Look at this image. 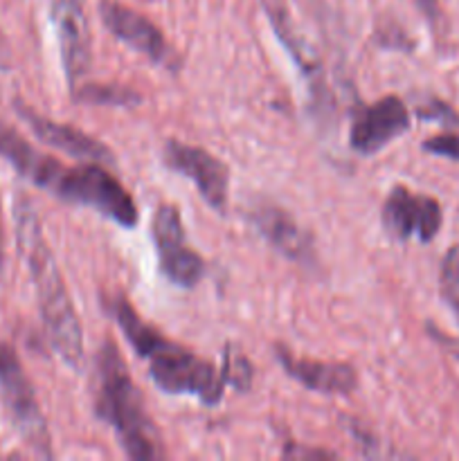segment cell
Here are the masks:
<instances>
[{
    "mask_svg": "<svg viewBox=\"0 0 459 461\" xmlns=\"http://www.w3.org/2000/svg\"><path fill=\"white\" fill-rule=\"evenodd\" d=\"M14 221H16L18 248H21V255L25 257L36 288V297H39L45 333H48L54 351L61 356L63 363L81 369L84 331H81L79 315H76L52 250L45 243L39 216L25 196H18L14 203Z\"/></svg>",
    "mask_w": 459,
    "mask_h": 461,
    "instance_id": "6da1fadb",
    "label": "cell"
},
{
    "mask_svg": "<svg viewBox=\"0 0 459 461\" xmlns=\"http://www.w3.org/2000/svg\"><path fill=\"white\" fill-rule=\"evenodd\" d=\"M108 311L135 354L147 360L148 374L162 392L196 396L205 405H216L223 399V374L214 365L162 336L140 318L138 311L124 297L108 302Z\"/></svg>",
    "mask_w": 459,
    "mask_h": 461,
    "instance_id": "7a4b0ae2",
    "label": "cell"
},
{
    "mask_svg": "<svg viewBox=\"0 0 459 461\" xmlns=\"http://www.w3.org/2000/svg\"><path fill=\"white\" fill-rule=\"evenodd\" d=\"M93 401L97 417L117 432L120 446L130 459L165 457L142 394L112 342H104L94 356Z\"/></svg>",
    "mask_w": 459,
    "mask_h": 461,
    "instance_id": "3957f363",
    "label": "cell"
},
{
    "mask_svg": "<svg viewBox=\"0 0 459 461\" xmlns=\"http://www.w3.org/2000/svg\"><path fill=\"white\" fill-rule=\"evenodd\" d=\"M0 399L9 421L16 428L21 439L30 446L32 453L39 457H52L48 423L36 401L34 387L16 351L9 345H0Z\"/></svg>",
    "mask_w": 459,
    "mask_h": 461,
    "instance_id": "277c9868",
    "label": "cell"
},
{
    "mask_svg": "<svg viewBox=\"0 0 459 461\" xmlns=\"http://www.w3.org/2000/svg\"><path fill=\"white\" fill-rule=\"evenodd\" d=\"M57 196L66 203L90 207L122 228H133L138 223V207L130 194L99 162L68 167Z\"/></svg>",
    "mask_w": 459,
    "mask_h": 461,
    "instance_id": "5b68a950",
    "label": "cell"
},
{
    "mask_svg": "<svg viewBox=\"0 0 459 461\" xmlns=\"http://www.w3.org/2000/svg\"><path fill=\"white\" fill-rule=\"evenodd\" d=\"M151 232L153 241H156L158 261H160V273L176 286H196L205 275V261L196 250L187 246L178 207H158V212L153 214Z\"/></svg>",
    "mask_w": 459,
    "mask_h": 461,
    "instance_id": "8992f818",
    "label": "cell"
},
{
    "mask_svg": "<svg viewBox=\"0 0 459 461\" xmlns=\"http://www.w3.org/2000/svg\"><path fill=\"white\" fill-rule=\"evenodd\" d=\"M382 225L396 239H412L428 243L441 228V205L432 196L410 192L408 187H394L382 203Z\"/></svg>",
    "mask_w": 459,
    "mask_h": 461,
    "instance_id": "52a82bcc",
    "label": "cell"
},
{
    "mask_svg": "<svg viewBox=\"0 0 459 461\" xmlns=\"http://www.w3.org/2000/svg\"><path fill=\"white\" fill-rule=\"evenodd\" d=\"M166 167L176 174L184 176L198 187L201 196L205 198L207 205L223 212L228 203V183L230 171L216 156L207 153L205 149L183 144L178 140H169L162 151Z\"/></svg>",
    "mask_w": 459,
    "mask_h": 461,
    "instance_id": "ba28073f",
    "label": "cell"
},
{
    "mask_svg": "<svg viewBox=\"0 0 459 461\" xmlns=\"http://www.w3.org/2000/svg\"><path fill=\"white\" fill-rule=\"evenodd\" d=\"M99 12H102V21L106 23V27L117 39L142 52L158 66L171 68V70L178 68V57H176L174 48L166 43L162 32L142 14L133 12L130 7L115 3V0H102Z\"/></svg>",
    "mask_w": 459,
    "mask_h": 461,
    "instance_id": "9c48e42d",
    "label": "cell"
},
{
    "mask_svg": "<svg viewBox=\"0 0 459 461\" xmlns=\"http://www.w3.org/2000/svg\"><path fill=\"white\" fill-rule=\"evenodd\" d=\"M50 16L57 32L63 70L75 88L81 77L88 72L90 59H93V48H90L93 39H90L81 0H50Z\"/></svg>",
    "mask_w": 459,
    "mask_h": 461,
    "instance_id": "30bf717a",
    "label": "cell"
},
{
    "mask_svg": "<svg viewBox=\"0 0 459 461\" xmlns=\"http://www.w3.org/2000/svg\"><path fill=\"white\" fill-rule=\"evenodd\" d=\"M410 129L408 106L399 97H382L372 106L360 108L349 129V142L363 156L385 149L392 140Z\"/></svg>",
    "mask_w": 459,
    "mask_h": 461,
    "instance_id": "8fae6325",
    "label": "cell"
},
{
    "mask_svg": "<svg viewBox=\"0 0 459 461\" xmlns=\"http://www.w3.org/2000/svg\"><path fill=\"white\" fill-rule=\"evenodd\" d=\"M16 106V113L27 122L32 131H34L36 138L40 142L50 144L57 151L68 153L72 158H79L84 162H106V165H115V158H112V151L102 144L99 140H94L93 135L84 133V131L75 129V126L58 124V122L48 120L40 113H36L34 108L25 106L22 102L14 104Z\"/></svg>",
    "mask_w": 459,
    "mask_h": 461,
    "instance_id": "7c38bea8",
    "label": "cell"
},
{
    "mask_svg": "<svg viewBox=\"0 0 459 461\" xmlns=\"http://www.w3.org/2000/svg\"><path fill=\"white\" fill-rule=\"evenodd\" d=\"M0 158H4L18 174L32 180L36 187L45 189L54 196L58 194L63 178H66V165L36 151L21 133H16L12 126L3 124V122H0Z\"/></svg>",
    "mask_w": 459,
    "mask_h": 461,
    "instance_id": "4fadbf2b",
    "label": "cell"
},
{
    "mask_svg": "<svg viewBox=\"0 0 459 461\" xmlns=\"http://www.w3.org/2000/svg\"><path fill=\"white\" fill-rule=\"evenodd\" d=\"M274 351H277L274 356H277L279 365L292 381L309 387V390L320 392V394H351L356 383H358L356 369L345 363H320V360L295 358L291 351L282 349V347H277Z\"/></svg>",
    "mask_w": 459,
    "mask_h": 461,
    "instance_id": "5bb4252c",
    "label": "cell"
},
{
    "mask_svg": "<svg viewBox=\"0 0 459 461\" xmlns=\"http://www.w3.org/2000/svg\"><path fill=\"white\" fill-rule=\"evenodd\" d=\"M250 221L256 232L288 259L297 261V264H310L315 259L313 241H310L309 234L292 221L291 214H286L279 207H256L250 214Z\"/></svg>",
    "mask_w": 459,
    "mask_h": 461,
    "instance_id": "9a60e30c",
    "label": "cell"
},
{
    "mask_svg": "<svg viewBox=\"0 0 459 461\" xmlns=\"http://www.w3.org/2000/svg\"><path fill=\"white\" fill-rule=\"evenodd\" d=\"M75 97L86 104H106V106H133L140 104V95L120 86H81Z\"/></svg>",
    "mask_w": 459,
    "mask_h": 461,
    "instance_id": "2e32d148",
    "label": "cell"
},
{
    "mask_svg": "<svg viewBox=\"0 0 459 461\" xmlns=\"http://www.w3.org/2000/svg\"><path fill=\"white\" fill-rule=\"evenodd\" d=\"M439 286L446 304L450 306L459 322V248H450L448 255L441 261Z\"/></svg>",
    "mask_w": 459,
    "mask_h": 461,
    "instance_id": "e0dca14e",
    "label": "cell"
},
{
    "mask_svg": "<svg viewBox=\"0 0 459 461\" xmlns=\"http://www.w3.org/2000/svg\"><path fill=\"white\" fill-rule=\"evenodd\" d=\"M223 381L230 385L237 387L238 392L250 390L252 385V365L241 351H237L234 347H228L223 356Z\"/></svg>",
    "mask_w": 459,
    "mask_h": 461,
    "instance_id": "ac0fdd59",
    "label": "cell"
},
{
    "mask_svg": "<svg viewBox=\"0 0 459 461\" xmlns=\"http://www.w3.org/2000/svg\"><path fill=\"white\" fill-rule=\"evenodd\" d=\"M417 115L426 122H441V124H448V126H457L459 122L457 113H454L448 104L441 102V99H432V102H428L426 106H418Z\"/></svg>",
    "mask_w": 459,
    "mask_h": 461,
    "instance_id": "d6986e66",
    "label": "cell"
},
{
    "mask_svg": "<svg viewBox=\"0 0 459 461\" xmlns=\"http://www.w3.org/2000/svg\"><path fill=\"white\" fill-rule=\"evenodd\" d=\"M423 149L435 156L450 158V160H459V133H441L435 138L426 140Z\"/></svg>",
    "mask_w": 459,
    "mask_h": 461,
    "instance_id": "ffe728a7",
    "label": "cell"
}]
</instances>
